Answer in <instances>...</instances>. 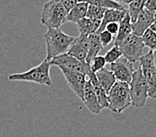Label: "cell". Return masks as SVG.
I'll use <instances>...</instances> for the list:
<instances>
[{
    "instance_id": "cell-1",
    "label": "cell",
    "mask_w": 156,
    "mask_h": 137,
    "mask_svg": "<svg viewBox=\"0 0 156 137\" xmlns=\"http://www.w3.org/2000/svg\"><path fill=\"white\" fill-rule=\"evenodd\" d=\"M74 38L66 34L61 29H48L44 34L47 49L46 59L50 61L57 56L66 54Z\"/></svg>"
},
{
    "instance_id": "cell-2",
    "label": "cell",
    "mask_w": 156,
    "mask_h": 137,
    "mask_svg": "<svg viewBox=\"0 0 156 137\" xmlns=\"http://www.w3.org/2000/svg\"><path fill=\"white\" fill-rule=\"evenodd\" d=\"M51 66L49 60L45 58L37 66L33 67L26 72L10 75L8 76V80L12 81L33 82L40 85L51 86L53 83L50 76Z\"/></svg>"
},
{
    "instance_id": "cell-3",
    "label": "cell",
    "mask_w": 156,
    "mask_h": 137,
    "mask_svg": "<svg viewBox=\"0 0 156 137\" xmlns=\"http://www.w3.org/2000/svg\"><path fill=\"white\" fill-rule=\"evenodd\" d=\"M67 10L60 2L50 0L43 6L40 22L48 29H60L65 23Z\"/></svg>"
},
{
    "instance_id": "cell-4",
    "label": "cell",
    "mask_w": 156,
    "mask_h": 137,
    "mask_svg": "<svg viewBox=\"0 0 156 137\" xmlns=\"http://www.w3.org/2000/svg\"><path fill=\"white\" fill-rule=\"evenodd\" d=\"M107 96L109 109L114 113L121 114L132 105L129 84L127 83L115 82Z\"/></svg>"
},
{
    "instance_id": "cell-5",
    "label": "cell",
    "mask_w": 156,
    "mask_h": 137,
    "mask_svg": "<svg viewBox=\"0 0 156 137\" xmlns=\"http://www.w3.org/2000/svg\"><path fill=\"white\" fill-rule=\"evenodd\" d=\"M129 91L132 105L135 107H143L148 97V85L140 68L133 72Z\"/></svg>"
},
{
    "instance_id": "cell-6",
    "label": "cell",
    "mask_w": 156,
    "mask_h": 137,
    "mask_svg": "<svg viewBox=\"0 0 156 137\" xmlns=\"http://www.w3.org/2000/svg\"><path fill=\"white\" fill-rule=\"evenodd\" d=\"M118 47L122 51V56L130 62L134 63L139 61L144 55L143 51L145 46L141 36L132 33Z\"/></svg>"
},
{
    "instance_id": "cell-7",
    "label": "cell",
    "mask_w": 156,
    "mask_h": 137,
    "mask_svg": "<svg viewBox=\"0 0 156 137\" xmlns=\"http://www.w3.org/2000/svg\"><path fill=\"white\" fill-rule=\"evenodd\" d=\"M140 65L143 75L148 85V97L156 99V69L154 61V51H149L140 58Z\"/></svg>"
},
{
    "instance_id": "cell-8",
    "label": "cell",
    "mask_w": 156,
    "mask_h": 137,
    "mask_svg": "<svg viewBox=\"0 0 156 137\" xmlns=\"http://www.w3.org/2000/svg\"><path fill=\"white\" fill-rule=\"evenodd\" d=\"M50 64L51 65L58 66L59 68L81 72L86 76H88V73L91 71L89 64H88L86 61H80L67 53L57 56L50 60Z\"/></svg>"
},
{
    "instance_id": "cell-9",
    "label": "cell",
    "mask_w": 156,
    "mask_h": 137,
    "mask_svg": "<svg viewBox=\"0 0 156 137\" xmlns=\"http://www.w3.org/2000/svg\"><path fill=\"white\" fill-rule=\"evenodd\" d=\"M59 69L61 70L62 73L66 80L67 84L72 90L73 92L80 100H83L84 88H85L86 82L88 80L87 76L81 72L66 70L64 68H59Z\"/></svg>"
},
{
    "instance_id": "cell-10",
    "label": "cell",
    "mask_w": 156,
    "mask_h": 137,
    "mask_svg": "<svg viewBox=\"0 0 156 137\" xmlns=\"http://www.w3.org/2000/svg\"><path fill=\"white\" fill-rule=\"evenodd\" d=\"M110 68L118 81L130 84L135 69L133 63L128 61L126 58H120L118 61L111 64Z\"/></svg>"
},
{
    "instance_id": "cell-11",
    "label": "cell",
    "mask_w": 156,
    "mask_h": 137,
    "mask_svg": "<svg viewBox=\"0 0 156 137\" xmlns=\"http://www.w3.org/2000/svg\"><path fill=\"white\" fill-rule=\"evenodd\" d=\"M88 53V36L79 35L75 37L67 54L81 61H86Z\"/></svg>"
},
{
    "instance_id": "cell-12",
    "label": "cell",
    "mask_w": 156,
    "mask_h": 137,
    "mask_svg": "<svg viewBox=\"0 0 156 137\" xmlns=\"http://www.w3.org/2000/svg\"><path fill=\"white\" fill-rule=\"evenodd\" d=\"M154 21L155 17L154 13H151L144 8L139 14L136 21L132 23L133 33L136 36H142L147 29H150L151 25H152Z\"/></svg>"
},
{
    "instance_id": "cell-13",
    "label": "cell",
    "mask_w": 156,
    "mask_h": 137,
    "mask_svg": "<svg viewBox=\"0 0 156 137\" xmlns=\"http://www.w3.org/2000/svg\"><path fill=\"white\" fill-rule=\"evenodd\" d=\"M82 101L84 103V106L88 109V111H91L92 114H99L100 111H102L100 107H99L97 96H96V94H95L93 85L91 84V81L88 79L86 82Z\"/></svg>"
},
{
    "instance_id": "cell-14",
    "label": "cell",
    "mask_w": 156,
    "mask_h": 137,
    "mask_svg": "<svg viewBox=\"0 0 156 137\" xmlns=\"http://www.w3.org/2000/svg\"><path fill=\"white\" fill-rule=\"evenodd\" d=\"M127 9H125V10L107 9L106 12H105L103 20L101 21L100 27H99L97 33H99L104 31L106 29V26L108 25L109 23L116 22L119 24L122 21L124 17H125V16L127 14Z\"/></svg>"
},
{
    "instance_id": "cell-15",
    "label": "cell",
    "mask_w": 156,
    "mask_h": 137,
    "mask_svg": "<svg viewBox=\"0 0 156 137\" xmlns=\"http://www.w3.org/2000/svg\"><path fill=\"white\" fill-rule=\"evenodd\" d=\"M95 76L101 88L108 95L110 90L116 82V78L112 71L107 68H103L97 72H95Z\"/></svg>"
},
{
    "instance_id": "cell-16",
    "label": "cell",
    "mask_w": 156,
    "mask_h": 137,
    "mask_svg": "<svg viewBox=\"0 0 156 137\" xmlns=\"http://www.w3.org/2000/svg\"><path fill=\"white\" fill-rule=\"evenodd\" d=\"M80 35L89 36L90 35L97 33L101 25V21L89 19L84 17L76 23Z\"/></svg>"
},
{
    "instance_id": "cell-17",
    "label": "cell",
    "mask_w": 156,
    "mask_h": 137,
    "mask_svg": "<svg viewBox=\"0 0 156 137\" xmlns=\"http://www.w3.org/2000/svg\"><path fill=\"white\" fill-rule=\"evenodd\" d=\"M132 33H133V27H132L131 17H130L129 13H127L122 21L119 23V29H118V34L115 36L114 45H120Z\"/></svg>"
},
{
    "instance_id": "cell-18",
    "label": "cell",
    "mask_w": 156,
    "mask_h": 137,
    "mask_svg": "<svg viewBox=\"0 0 156 137\" xmlns=\"http://www.w3.org/2000/svg\"><path fill=\"white\" fill-rule=\"evenodd\" d=\"M88 4L78 2L67 13L65 22H73L76 24L78 21L86 17Z\"/></svg>"
},
{
    "instance_id": "cell-19",
    "label": "cell",
    "mask_w": 156,
    "mask_h": 137,
    "mask_svg": "<svg viewBox=\"0 0 156 137\" xmlns=\"http://www.w3.org/2000/svg\"><path fill=\"white\" fill-rule=\"evenodd\" d=\"M103 47L101 44L99 33H95L88 36V53L86 62L90 64L92 59L98 56V54L101 51Z\"/></svg>"
},
{
    "instance_id": "cell-20",
    "label": "cell",
    "mask_w": 156,
    "mask_h": 137,
    "mask_svg": "<svg viewBox=\"0 0 156 137\" xmlns=\"http://www.w3.org/2000/svg\"><path fill=\"white\" fill-rule=\"evenodd\" d=\"M80 2H86L88 5L99 6L105 9H115V10H125L126 7L118 4L113 0H78Z\"/></svg>"
},
{
    "instance_id": "cell-21",
    "label": "cell",
    "mask_w": 156,
    "mask_h": 137,
    "mask_svg": "<svg viewBox=\"0 0 156 137\" xmlns=\"http://www.w3.org/2000/svg\"><path fill=\"white\" fill-rule=\"evenodd\" d=\"M146 2L147 0H134L133 2H132L129 5L127 10L128 13L131 17L132 23L136 21L139 14L144 9V5Z\"/></svg>"
},
{
    "instance_id": "cell-22",
    "label": "cell",
    "mask_w": 156,
    "mask_h": 137,
    "mask_svg": "<svg viewBox=\"0 0 156 137\" xmlns=\"http://www.w3.org/2000/svg\"><path fill=\"white\" fill-rule=\"evenodd\" d=\"M145 47L150 49V51H156V33L151 29H148L141 36Z\"/></svg>"
},
{
    "instance_id": "cell-23",
    "label": "cell",
    "mask_w": 156,
    "mask_h": 137,
    "mask_svg": "<svg viewBox=\"0 0 156 137\" xmlns=\"http://www.w3.org/2000/svg\"><path fill=\"white\" fill-rule=\"evenodd\" d=\"M107 10V9H105V8L99 7V6H93V5H88L86 17H88L89 19L98 20V21H102L105 12Z\"/></svg>"
},
{
    "instance_id": "cell-24",
    "label": "cell",
    "mask_w": 156,
    "mask_h": 137,
    "mask_svg": "<svg viewBox=\"0 0 156 137\" xmlns=\"http://www.w3.org/2000/svg\"><path fill=\"white\" fill-rule=\"evenodd\" d=\"M122 53L121 51L120 48L118 46L114 45L111 50H109L106 53L104 58L106 60V62L108 64H112L118 61V59L122 58Z\"/></svg>"
},
{
    "instance_id": "cell-25",
    "label": "cell",
    "mask_w": 156,
    "mask_h": 137,
    "mask_svg": "<svg viewBox=\"0 0 156 137\" xmlns=\"http://www.w3.org/2000/svg\"><path fill=\"white\" fill-rule=\"evenodd\" d=\"M107 62L105 60V58L103 56L98 55L92 59V61L90 62V68L91 70L93 72H97L98 71L101 70L102 68H105Z\"/></svg>"
},
{
    "instance_id": "cell-26",
    "label": "cell",
    "mask_w": 156,
    "mask_h": 137,
    "mask_svg": "<svg viewBox=\"0 0 156 137\" xmlns=\"http://www.w3.org/2000/svg\"><path fill=\"white\" fill-rule=\"evenodd\" d=\"M99 38H100L101 44H102L103 47L108 46L109 44L112 42V40H114V36H113L112 34H111V33H109L108 31L107 30H104L103 31V32H101V33H99Z\"/></svg>"
},
{
    "instance_id": "cell-27",
    "label": "cell",
    "mask_w": 156,
    "mask_h": 137,
    "mask_svg": "<svg viewBox=\"0 0 156 137\" xmlns=\"http://www.w3.org/2000/svg\"><path fill=\"white\" fill-rule=\"evenodd\" d=\"M55 1L60 2L65 7L67 12L69 11L78 2V0H55Z\"/></svg>"
},
{
    "instance_id": "cell-28",
    "label": "cell",
    "mask_w": 156,
    "mask_h": 137,
    "mask_svg": "<svg viewBox=\"0 0 156 137\" xmlns=\"http://www.w3.org/2000/svg\"><path fill=\"white\" fill-rule=\"evenodd\" d=\"M118 29H119V24L116 22L109 23L108 25L106 26V29L105 30L108 31L109 33L112 34L113 36H117L118 33Z\"/></svg>"
},
{
    "instance_id": "cell-29",
    "label": "cell",
    "mask_w": 156,
    "mask_h": 137,
    "mask_svg": "<svg viewBox=\"0 0 156 137\" xmlns=\"http://www.w3.org/2000/svg\"><path fill=\"white\" fill-rule=\"evenodd\" d=\"M144 8L154 14L156 13V0H147Z\"/></svg>"
},
{
    "instance_id": "cell-30",
    "label": "cell",
    "mask_w": 156,
    "mask_h": 137,
    "mask_svg": "<svg viewBox=\"0 0 156 137\" xmlns=\"http://www.w3.org/2000/svg\"><path fill=\"white\" fill-rule=\"evenodd\" d=\"M113 1L123 6V5H129L132 2H133L134 0H113Z\"/></svg>"
},
{
    "instance_id": "cell-31",
    "label": "cell",
    "mask_w": 156,
    "mask_h": 137,
    "mask_svg": "<svg viewBox=\"0 0 156 137\" xmlns=\"http://www.w3.org/2000/svg\"><path fill=\"white\" fill-rule=\"evenodd\" d=\"M150 29H151V30H152L153 32H154V33H156V20L154 21V23H153L152 25H151Z\"/></svg>"
},
{
    "instance_id": "cell-32",
    "label": "cell",
    "mask_w": 156,
    "mask_h": 137,
    "mask_svg": "<svg viewBox=\"0 0 156 137\" xmlns=\"http://www.w3.org/2000/svg\"><path fill=\"white\" fill-rule=\"evenodd\" d=\"M154 65H155V69H156V51H154Z\"/></svg>"
},
{
    "instance_id": "cell-33",
    "label": "cell",
    "mask_w": 156,
    "mask_h": 137,
    "mask_svg": "<svg viewBox=\"0 0 156 137\" xmlns=\"http://www.w3.org/2000/svg\"><path fill=\"white\" fill-rule=\"evenodd\" d=\"M154 17H155V20H156V13H154Z\"/></svg>"
}]
</instances>
